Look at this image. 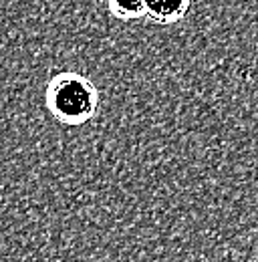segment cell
Wrapping results in <instances>:
<instances>
[{
  "label": "cell",
  "mask_w": 258,
  "mask_h": 262,
  "mask_svg": "<svg viewBox=\"0 0 258 262\" xmlns=\"http://www.w3.org/2000/svg\"><path fill=\"white\" fill-rule=\"evenodd\" d=\"M196 0H143L145 18L156 25H178L188 16Z\"/></svg>",
  "instance_id": "7a4b0ae2"
},
{
  "label": "cell",
  "mask_w": 258,
  "mask_h": 262,
  "mask_svg": "<svg viewBox=\"0 0 258 262\" xmlns=\"http://www.w3.org/2000/svg\"><path fill=\"white\" fill-rule=\"evenodd\" d=\"M107 10L123 23L145 18V4L143 0H107Z\"/></svg>",
  "instance_id": "3957f363"
},
{
  "label": "cell",
  "mask_w": 258,
  "mask_h": 262,
  "mask_svg": "<svg viewBox=\"0 0 258 262\" xmlns=\"http://www.w3.org/2000/svg\"><path fill=\"white\" fill-rule=\"evenodd\" d=\"M45 101L57 121L64 125H83L95 117L99 91L87 77L64 71L49 81Z\"/></svg>",
  "instance_id": "6da1fadb"
}]
</instances>
